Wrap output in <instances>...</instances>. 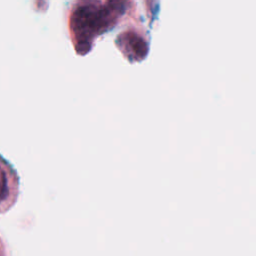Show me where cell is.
Listing matches in <instances>:
<instances>
[{
  "label": "cell",
  "instance_id": "6da1fadb",
  "mask_svg": "<svg viewBox=\"0 0 256 256\" xmlns=\"http://www.w3.org/2000/svg\"><path fill=\"white\" fill-rule=\"evenodd\" d=\"M18 179L9 163L0 156V211L8 207L17 195Z\"/></svg>",
  "mask_w": 256,
  "mask_h": 256
},
{
  "label": "cell",
  "instance_id": "7a4b0ae2",
  "mask_svg": "<svg viewBox=\"0 0 256 256\" xmlns=\"http://www.w3.org/2000/svg\"><path fill=\"white\" fill-rule=\"evenodd\" d=\"M0 256H2V252L1 251H0Z\"/></svg>",
  "mask_w": 256,
  "mask_h": 256
}]
</instances>
